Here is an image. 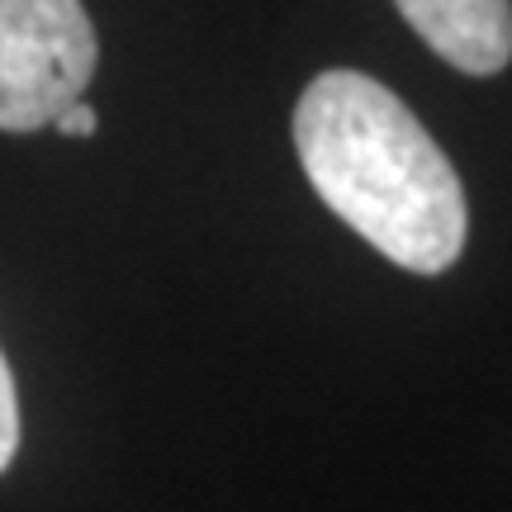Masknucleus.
I'll return each mask as SVG.
<instances>
[{
    "mask_svg": "<svg viewBox=\"0 0 512 512\" xmlns=\"http://www.w3.org/2000/svg\"><path fill=\"white\" fill-rule=\"evenodd\" d=\"M294 152L337 219L399 261L441 275L465 252V190L437 138L375 76L332 67L294 105Z\"/></svg>",
    "mask_w": 512,
    "mask_h": 512,
    "instance_id": "f257e3e1",
    "label": "nucleus"
},
{
    "mask_svg": "<svg viewBox=\"0 0 512 512\" xmlns=\"http://www.w3.org/2000/svg\"><path fill=\"white\" fill-rule=\"evenodd\" d=\"M100 38L81 0H0V128L38 133L86 95Z\"/></svg>",
    "mask_w": 512,
    "mask_h": 512,
    "instance_id": "f03ea898",
    "label": "nucleus"
},
{
    "mask_svg": "<svg viewBox=\"0 0 512 512\" xmlns=\"http://www.w3.org/2000/svg\"><path fill=\"white\" fill-rule=\"evenodd\" d=\"M413 34L456 72L494 76L512 62V0H394Z\"/></svg>",
    "mask_w": 512,
    "mask_h": 512,
    "instance_id": "7ed1b4c3",
    "label": "nucleus"
},
{
    "mask_svg": "<svg viewBox=\"0 0 512 512\" xmlns=\"http://www.w3.org/2000/svg\"><path fill=\"white\" fill-rule=\"evenodd\" d=\"M15 451H19V394H15L10 361H5V351H0V475L10 470Z\"/></svg>",
    "mask_w": 512,
    "mask_h": 512,
    "instance_id": "20e7f679",
    "label": "nucleus"
},
{
    "mask_svg": "<svg viewBox=\"0 0 512 512\" xmlns=\"http://www.w3.org/2000/svg\"><path fill=\"white\" fill-rule=\"evenodd\" d=\"M57 133H62V138H91L95 128H100V119H95V110L91 105H86V100H76L72 110H62L57 114Z\"/></svg>",
    "mask_w": 512,
    "mask_h": 512,
    "instance_id": "39448f33",
    "label": "nucleus"
}]
</instances>
